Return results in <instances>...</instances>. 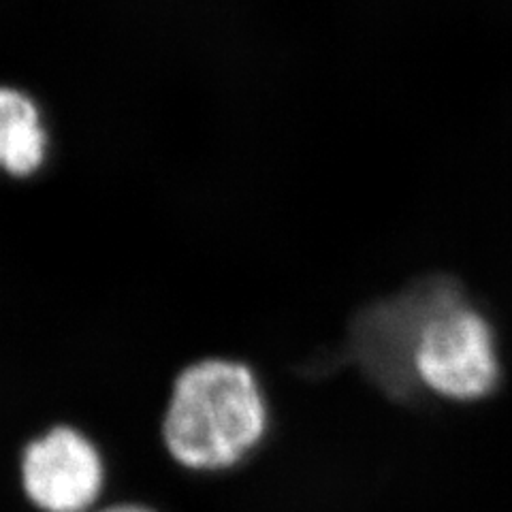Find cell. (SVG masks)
I'll return each mask as SVG.
<instances>
[{
    "label": "cell",
    "instance_id": "obj_1",
    "mask_svg": "<svg viewBox=\"0 0 512 512\" xmlns=\"http://www.w3.org/2000/svg\"><path fill=\"white\" fill-rule=\"evenodd\" d=\"M269 402L244 361L201 357L173 376L160 414V444L190 474L237 468L267 438Z\"/></svg>",
    "mask_w": 512,
    "mask_h": 512
},
{
    "label": "cell",
    "instance_id": "obj_2",
    "mask_svg": "<svg viewBox=\"0 0 512 512\" xmlns=\"http://www.w3.org/2000/svg\"><path fill=\"white\" fill-rule=\"evenodd\" d=\"M414 374L431 393L455 402H476L498 387L500 355L493 327L463 293L429 316L414 350Z\"/></svg>",
    "mask_w": 512,
    "mask_h": 512
},
{
    "label": "cell",
    "instance_id": "obj_3",
    "mask_svg": "<svg viewBox=\"0 0 512 512\" xmlns=\"http://www.w3.org/2000/svg\"><path fill=\"white\" fill-rule=\"evenodd\" d=\"M18 483L35 512H92L105 498L109 468L86 429L54 423L24 442Z\"/></svg>",
    "mask_w": 512,
    "mask_h": 512
},
{
    "label": "cell",
    "instance_id": "obj_4",
    "mask_svg": "<svg viewBox=\"0 0 512 512\" xmlns=\"http://www.w3.org/2000/svg\"><path fill=\"white\" fill-rule=\"evenodd\" d=\"M459 293L453 280L429 278L359 314L352 327V355L382 391L408 397L416 389L414 350L421 331L429 316Z\"/></svg>",
    "mask_w": 512,
    "mask_h": 512
},
{
    "label": "cell",
    "instance_id": "obj_5",
    "mask_svg": "<svg viewBox=\"0 0 512 512\" xmlns=\"http://www.w3.org/2000/svg\"><path fill=\"white\" fill-rule=\"evenodd\" d=\"M50 154V137L35 101L20 90L0 88V171L13 180L39 173Z\"/></svg>",
    "mask_w": 512,
    "mask_h": 512
},
{
    "label": "cell",
    "instance_id": "obj_6",
    "mask_svg": "<svg viewBox=\"0 0 512 512\" xmlns=\"http://www.w3.org/2000/svg\"><path fill=\"white\" fill-rule=\"evenodd\" d=\"M92 512H160L150 504H143V502H111V504H101L96 510Z\"/></svg>",
    "mask_w": 512,
    "mask_h": 512
}]
</instances>
